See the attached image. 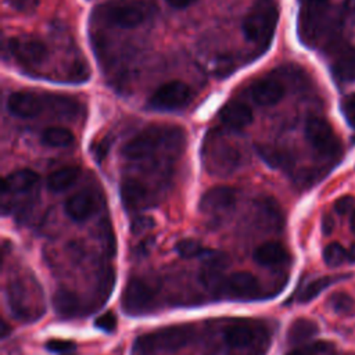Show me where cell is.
I'll return each instance as SVG.
<instances>
[{
    "label": "cell",
    "mask_w": 355,
    "mask_h": 355,
    "mask_svg": "<svg viewBox=\"0 0 355 355\" xmlns=\"http://www.w3.org/2000/svg\"><path fill=\"white\" fill-rule=\"evenodd\" d=\"M347 259H348L349 262H355V244H352V245L349 247V250L347 251Z\"/></svg>",
    "instance_id": "39"
},
{
    "label": "cell",
    "mask_w": 355,
    "mask_h": 355,
    "mask_svg": "<svg viewBox=\"0 0 355 355\" xmlns=\"http://www.w3.org/2000/svg\"><path fill=\"white\" fill-rule=\"evenodd\" d=\"M10 53L24 65H39L47 55L46 46L32 37H12L8 42Z\"/></svg>",
    "instance_id": "9"
},
{
    "label": "cell",
    "mask_w": 355,
    "mask_h": 355,
    "mask_svg": "<svg viewBox=\"0 0 355 355\" xmlns=\"http://www.w3.org/2000/svg\"><path fill=\"white\" fill-rule=\"evenodd\" d=\"M161 143L162 132L158 128H150L129 140L122 147V155L129 159H143L153 155Z\"/></svg>",
    "instance_id": "8"
},
{
    "label": "cell",
    "mask_w": 355,
    "mask_h": 355,
    "mask_svg": "<svg viewBox=\"0 0 355 355\" xmlns=\"http://www.w3.org/2000/svg\"><path fill=\"white\" fill-rule=\"evenodd\" d=\"M153 226H154V220L150 216H137L130 223V232L133 234H140L151 229Z\"/></svg>",
    "instance_id": "33"
},
{
    "label": "cell",
    "mask_w": 355,
    "mask_h": 355,
    "mask_svg": "<svg viewBox=\"0 0 355 355\" xmlns=\"http://www.w3.org/2000/svg\"><path fill=\"white\" fill-rule=\"evenodd\" d=\"M73 140V133L62 126H49L40 135V141L47 147H68Z\"/></svg>",
    "instance_id": "22"
},
{
    "label": "cell",
    "mask_w": 355,
    "mask_h": 355,
    "mask_svg": "<svg viewBox=\"0 0 355 355\" xmlns=\"http://www.w3.org/2000/svg\"><path fill=\"white\" fill-rule=\"evenodd\" d=\"M79 168L76 166H64L51 172L46 179V186L53 193H61L69 189L76 179L79 178Z\"/></svg>",
    "instance_id": "20"
},
{
    "label": "cell",
    "mask_w": 355,
    "mask_h": 355,
    "mask_svg": "<svg viewBox=\"0 0 355 355\" xmlns=\"http://www.w3.org/2000/svg\"><path fill=\"white\" fill-rule=\"evenodd\" d=\"M251 97L259 105L277 104L284 96V86L273 78H262L252 83Z\"/></svg>",
    "instance_id": "13"
},
{
    "label": "cell",
    "mask_w": 355,
    "mask_h": 355,
    "mask_svg": "<svg viewBox=\"0 0 355 355\" xmlns=\"http://www.w3.org/2000/svg\"><path fill=\"white\" fill-rule=\"evenodd\" d=\"M288 258L286 247L277 241H268L258 245L254 251V261L263 266L279 265Z\"/></svg>",
    "instance_id": "19"
},
{
    "label": "cell",
    "mask_w": 355,
    "mask_h": 355,
    "mask_svg": "<svg viewBox=\"0 0 355 355\" xmlns=\"http://www.w3.org/2000/svg\"><path fill=\"white\" fill-rule=\"evenodd\" d=\"M316 333H318V324L313 320L300 318L290 324L287 330V338L291 343H301V341L309 340Z\"/></svg>",
    "instance_id": "23"
},
{
    "label": "cell",
    "mask_w": 355,
    "mask_h": 355,
    "mask_svg": "<svg viewBox=\"0 0 355 355\" xmlns=\"http://www.w3.org/2000/svg\"><path fill=\"white\" fill-rule=\"evenodd\" d=\"M118 320L114 312H105L96 319V327L105 333H112L116 329Z\"/></svg>",
    "instance_id": "30"
},
{
    "label": "cell",
    "mask_w": 355,
    "mask_h": 355,
    "mask_svg": "<svg viewBox=\"0 0 355 355\" xmlns=\"http://www.w3.org/2000/svg\"><path fill=\"white\" fill-rule=\"evenodd\" d=\"M193 336L194 327L191 324H172L139 336L133 348L140 355L171 352L187 345Z\"/></svg>",
    "instance_id": "2"
},
{
    "label": "cell",
    "mask_w": 355,
    "mask_h": 355,
    "mask_svg": "<svg viewBox=\"0 0 355 355\" xmlns=\"http://www.w3.org/2000/svg\"><path fill=\"white\" fill-rule=\"evenodd\" d=\"M223 290L229 297L250 300L258 295L259 283L252 273L239 270L223 280Z\"/></svg>",
    "instance_id": "10"
},
{
    "label": "cell",
    "mask_w": 355,
    "mask_h": 355,
    "mask_svg": "<svg viewBox=\"0 0 355 355\" xmlns=\"http://www.w3.org/2000/svg\"><path fill=\"white\" fill-rule=\"evenodd\" d=\"M258 155L272 168H283L288 164V157L279 148L270 146H257Z\"/></svg>",
    "instance_id": "26"
},
{
    "label": "cell",
    "mask_w": 355,
    "mask_h": 355,
    "mask_svg": "<svg viewBox=\"0 0 355 355\" xmlns=\"http://www.w3.org/2000/svg\"><path fill=\"white\" fill-rule=\"evenodd\" d=\"M333 226H334V222L331 219L330 215H324L323 216V220H322V230L324 234H330V232L333 230Z\"/></svg>",
    "instance_id": "37"
},
{
    "label": "cell",
    "mask_w": 355,
    "mask_h": 355,
    "mask_svg": "<svg viewBox=\"0 0 355 355\" xmlns=\"http://www.w3.org/2000/svg\"><path fill=\"white\" fill-rule=\"evenodd\" d=\"M108 140L107 139H104V140H101L96 147H94V158L97 159V162H100L104 157H105V154H107V151H108Z\"/></svg>",
    "instance_id": "35"
},
{
    "label": "cell",
    "mask_w": 355,
    "mask_h": 355,
    "mask_svg": "<svg viewBox=\"0 0 355 355\" xmlns=\"http://www.w3.org/2000/svg\"><path fill=\"white\" fill-rule=\"evenodd\" d=\"M257 329L248 322L230 323L225 331L223 338L226 344L232 348H245L251 345L257 338Z\"/></svg>",
    "instance_id": "16"
},
{
    "label": "cell",
    "mask_w": 355,
    "mask_h": 355,
    "mask_svg": "<svg viewBox=\"0 0 355 355\" xmlns=\"http://www.w3.org/2000/svg\"><path fill=\"white\" fill-rule=\"evenodd\" d=\"M341 110H343V114L347 119V122L355 128V93L345 97L341 103Z\"/></svg>",
    "instance_id": "32"
},
{
    "label": "cell",
    "mask_w": 355,
    "mask_h": 355,
    "mask_svg": "<svg viewBox=\"0 0 355 355\" xmlns=\"http://www.w3.org/2000/svg\"><path fill=\"white\" fill-rule=\"evenodd\" d=\"M354 205H355V200H354L352 196H343L336 201L334 209H336L337 214L345 215V214H348L349 211L354 209Z\"/></svg>",
    "instance_id": "34"
},
{
    "label": "cell",
    "mask_w": 355,
    "mask_h": 355,
    "mask_svg": "<svg viewBox=\"0 0 355 355\" xmlns=\"http://www.w3.org/2000/svg\"><path fill=\"white\" fill-rule=\"evenodd\" d=\"M305 136L311 146L320 154L336 157L341 151V141L331 125L319 116H311L305 123Z\"/></svg>",
    "instance_id": "4"
},
{
    "label": "cell",
    "mask_w": 355,
    "mask_h": 355,
    "mask_svg": "<svg viewBox=\"0 0 355 355\" xmlns=\"http://www.w3.org/2000/svg\"><path fill=\"white\" fill-rule=\"evenodd\" d=\"M53 306L61 318H73L80 309L78 295L68 290H58L54 294Z\"/></svg>",
    "instance_id": "21"
},
{
    "label": "cell",
    "mask_w": 355,
    "mask_h": 355,
    "mask_svg": "<svg viewBox=\"0 0 355 355\" xmlns=\"http://www.w3.org/2000/svg\"><path fill=\"white\" fill-rule=\"evenodd\" d=\"M64 355H72V354H64Z\"/></svg>",
    "instance_id": "43"
},
{
    "label": "cell",
    "mask_w": 355,
    "mask_h": 355,
    "mask_svg": "<svg viewBox=\"0 0 355 355\" xmlns=\"http://www.w3.org/2000/svg\"><path fill=\"white\" fill-rule=\"evenodd\" d=\"M11 6L21 10V11H25L26 8L29 7H33V0H10Z\"/></svg>",
    "instance_id": "36"
},
{
    "label": "cell",
    "mask_w": 355,
    "mask_h": 355,
    "mask_svg": "<svg viewBox=\"0 0 355 355\" xmlns=\"http://www.w3.org/2000/svg\"><path fill=\"white\" fill-rule=\"evenodd\" d=\"M100 17L105 22L119 28H135L144 19L140 7L128 1H111L100 8Z\"/></svg>",
    "instance_id": "7"
},
{
    "label": "cell",
    "mask_w": 355,
    "mask_h": 355,
    "mask_svg": "<svg viewBox=\"0 0 355 355\" xmlns=\"http://www.w3.org/2000/svg\"><path fill=\"white\" fill-rule=\"evenodd\" d=\"M330 304L337 312H348L352 306V300L345 293H336L334 295H331Z\"/></svg>",
    "instance_id": "31"
},
{
    "label": "cell",
    "mask_w": 355,
    "mask_h": 355,
    "mask_svg": "<svg viewBox=\"0 0 355 355\" xmlns=\"http://www.w3.org/2000/svg\"><path fill=\"white\" fill-rule=\"evenodd\" d=\"M39 182V175L33 169L24 168L8 173L3 179V193H24L33 189Z\"/></svg>",
    "instance_id": "17"
},
{
    "label": "cell",
    "mask_w": 355,
    "mask_h": 355,
    "mask_svg": "<svg viewBox=\"0 0 355 355\" xmlns=\"http://www.w3.org/2000/svg\"><path fill=\"white\" fill-rule=\"evenodd\" d=\"M176 251L182 258H196L207 252L202 244L196 239H182L176 243Z\"/></svg>",
    "instance_id": "27"
},
{
    "label": "cell",
    "mask_w": 355,
    "mask_h": 355,
    "mask_svg": "<svg viewBox=\"0 0 355 355\" xmlns=\"http://www.w3.org/2000/svg\"><path fill=\"white\" fill-rule=\"evenodd\" d=\"M308 3H311V4H323L324 1H327V0H306Z\"/></svg>",
    "instance_id": "42"
},
{
    "label": "cell",
    "mask_w": 355,
    "mask_h": 355,
    "mask_svg": "<svg viewBox=\"0 0 355 355\" xmlns=\"http://www.w3.org/2000/svg\"><path fill=\"white\" fill-rule=\"evenodd\" d=\"M341 277L338 276H323L319 277L316 280H312L311 283H308L302 291L298 295V301L300 302H309L312 301L315 297H318L324 288H327L329 286H331L333 283H336L337 280H340Z\"/></svg>",
    "instance_id": "25"
},
{
    "label": "cell",
    "mask_w": 355,
    "mask_h": 355,
    "mask_svg": "<svg viewBox=\"0 0 355 355\" xmlns=\"http://www.w3.org/2000/svg\"><path fill=\"white\" fill-rule=\"evenodd\" d=\"M236 191L232 187L227 186H216L209 190H207L200 202L198 207L202 212L211 214V212H222L229 208H232L236 202Z\"/></svg>",
    "instance_id": "12"
},
{
    "label": "cell",
    "mask_w": 355,
    "mask_h": 355,
    "mask_svg": "<svg viewBox=\"0 0 355 355\" xmlns=\"http://www.w3.org/2000/svg\"><path fill=\"white\" fill-rule=\"evenodd\" d=\"M6 294L10 311L15 319L33 322L43 315V294L33 277H17L10 280Z\"/></svg>",
    "instance_id": "1"
},
{
    "label": "cell",
    "mask_w": 355,
    "mask_h": 355,
    "mask_svg": "<svg viewBox=\"0 0 355 355\" xmlns=\"http://www.w3.org/2000/svg\"><path fill=\"white\" fill-rule=\"evenodd\" d=\"M277 18V10L272 4H262L252 8L243 21L245 39L261 47L268 46L273 37Z\"/></svg>",
    "instance_id": "3"
},
{
    "label": "cell",
    "mask_w": 355,
    "mask_h": 355,
    "mask_svg": "<svg viewBox=\"0 0 355 355\" xmlns=\"http://www.w3.org/2000/svg\"><path fill=\"white\" fill-rule=\"evenodd\" d=\"M196 0H166V3L173 8H186L193 4Z\"/></svg>",
    "instance_id": "38"
},
{
    "label": "cell",
    "mask_w": 355,
    "mask_h": 355,
    "mask_svg": "<svg viewBox=\"0 0 355 355\" xmlns=\"http://www.w3.org/2000/svg\"><path fill=\"white\" fill-rule=\"evenodd\" d=\"M121 200L128 209H139L147 204V189L135 179H126L121 184Z\"/></svg>",
    "instance_id": "18"
},
{
    "label": "cell",
    "mask_w": 355,
    "mask_h": 355,
    "mask_svg": "<svg viewBox=\"0 0 355 355\" xmlns=\"http://www.w3.org/2000/svg\"><path fill=\"white\" fill-rule=\"evenodd\" d=\"M287 355H311V354L306 352V351H304V349H294V351H291V352L287 354Z\"/></svg>",
    "instance_id": "40"
},
{
    "label": "cell",
    "mask_w": 355,
    "mask_h": 355,
    "mask_svg": "<svg viewBox=\"0 0 355 355\" xmlns=\"http://www.w3.org/2000/svg\"><path fill=\"white\" fill-rule=\"evenodd\" d=\"M347 259L345 248L338 243H330L323 250V261L327 266L336 268Z\"/></svg>",
    "instance_id": "28"
},
{
    "label": "cell",
    "mask_w": 355,
    "mask_h": 355,
    "mask_svg": "<svg viewBox=\"0 0 355 355\" xmlns=\"http://www.w3.org/2000/svg\"><path fill=\"white\" fill-rule=\"evenodd\" d=\"M333 75L340 82H349L355 79V54L344 53L337 57L331 65Z\"/></svg>",
    "instance_id": "24"
},
{
    "label": "cell",
    "mask_w": 355,
    "mask_h": 355,
    "mask_svg": "<svg viewBox=\"0 0 355 355\" xmlns=\"http://www.w3.org/2000/svg\"><path fill=\"white\" fill-rule=\"evenodd\" d=\"M193 97V92L189 85L182 80H169L161 85L150 97L148 104L161 111L178 110L186 105Z\"/></svg>",
    "instance_id": "5"
},
{
    "label": "cell",
    "mask_w": 355,
    "mask_h": 355,
    "mask_svg": "<svg viewBox=\"0 0 355 355\" xmlns=\"http://www.w3.org/2000/svg\"><path fill=\"white\" fill-rule=\"evenodd\" d=\"M46 348L50 352H55V354H69L73 348L75 344L69 340H62V338H51L46 343Z\"/></svg>",
    "instance_id": "29"
},
{
    "label": "cell",
    "mask_w": 355,
    "mask_h": 355,
    "mask_svg": "<svg viewBox=\"0 0 355 355\" xmlns=\"http://www.w3.org/2000/svg\"><path fill=\"white\" fill-rule=\"evenodd\" d=\"M46 107V100L31 92H15L7 98L8 111L18 118H35Z\"/></svg>",
    "instance_id": "11"
},
{
    "label": "cell",
    "mask_w": 355,
    "mask_h": 355,
    "mask_svg": "<svg viewBox=\"0 0 355 355\" xmlns=\"http://www.w3.org/2000/svg\"><path fill=\"white\" fill-rule=\"evenodd\" d=\"M220 122L232 129H243L252 122L251 108L239 100L226 103L218 114Z\"/></svg>",
    "instance_id": "14"
},
{
    "label": "cell",
    "mask_w": 355,
    "mask_h": 355,
    "mask_svg": "<svg viewBox=\"0 0 355 355\" xmlns=\"http://www.w3.org/2000/svg\"><path fill=\"white\" fill-rule=\"evenodd\" d=\"M351 229L352 232H355V209L352 211V215H351Z\"/></svg>",
    "instance_id": "41"
},
{
    "label": "cell",
    "mask_w": 355,
    "mask_h": 355,
    "mask_svg": "<svg viewBox=\"0 0 355 355\" xmlns=\"http://www.w3.org/2000/svg\"><path fill=\"white\" fill-rule=\"evenodd\" d=\"M64 211L72 220L83 222L96 211L94 197L89 191H79L65 201Z\"/></svg>",
    "instance_id": "15"
},
{
    "label": "cell",
    "mask_w": 355,
    "mask_h": 355,
    "mask_svg": "<svg viewBox=\"0 0 355 355\" xmlns=\"http://www.w3.org/2000/svg\"><path fill=\"white\" fill-rule=\"evenodd\" d=\"M155 301L154 287L143 279H130L122 294V306L128 313L139 315L153 308Z\"/></svg>",
    "instance_id": "6"
}]
</instances>
